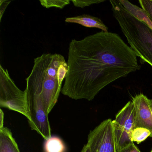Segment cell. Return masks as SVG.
Wrapping results in <instances>:
<instances>
[{
  "mask_svg": "<svg viewBox=\"0 0 152 152\" xmlns=\"http://www.w3.org/2000/svg\"><path fill=\"white\" fill-rule=\"evenodd\" d=\"M120 3L134 17L143 21L152 30V22L146 12L141 8L133 5L128 1L119 0Z\"/></svg>",
  "mask_w": 152,
  "mask_h": 152,
  "instance_id": "obj_10",
  "label": "cell"
},
{
  "mask_svg": "<svg viewBox=\"0 0 152 152\" xmlns=\"http://www.w3.org/2000/svg\"><path fill=\"white\" fill-rule=\"evenodd\" d=\"M105 0H72L74 6L77 7L84 8L86 7H89L91 5L95 4H99L101 2H104Z\"/></svg>",
  "mask_w": 152,
  "mask_h": 152,
  "instance_id": "obj_14",
  "label": "cell"
},
{
  "mask_svg": "<svg viewBox=\"0 0 152 152\" xmlns=\"http://www.w3.org/2000/svg\"><path fill=\"white\" fill-rule=\"evenodd\" d=\"M150 152H152V150H151V151H150Z\"/></svg>",
  "mask_w": 152,
  "mask_h": 152,
  "instance_id": "obj_21",
  "label": "cell"
},
{
  "mask_svg": "<svg viewBox=\"0 0 152 152\" xmlns=\"http://www.w3.org/2000/svg\"><path fill=\"white\" fill-rule=\"evenodd\" d=\"M135 110L134 104L129 101L112 121L117 151L131 143V134L135 129Z\"/></svg>",
  "mask_w": 152,
  "mask_h": 152,
  "instance_id": "obj_5",
  "label": "cell"
},
{
  "mask_svg": "<svg viewBox=\"0 0 152 152\" xmlns=\"http://www.w3.org/2000/svg\"><path fill=\"white\" fill-rule=\"evenodd\" d=\"M40 2L42 7L46 8L55 7L62 9L65 7L69 5L70 0H40Z\"/></svg>",
  "mask_w": 152,
  "mask_h": 152,
  "instance_id": "obj_13",
  "label": "cell"
},
{
  "mask_svg": "<svg viewBox=\"0 0 152 152\" xmlns=\"http://www.w3.org/2000/svg\"><path fill=\"white\" fill-rule=\"evenodd\" d=\"M91 152H117L112 120H104L88 136V143Z\"/></svg>",
  "mask_w": 152,
  "mask_h": 152,
  "instance_id": "obj_6",
  "label": "cell"
},
{
  "mask_svg": "<svg viewBox=\"0 0 152 152\" xmlns=\"http://www.w3.org/2000/svg\"><path fill=\"white\" fill-rule=\"evenodd\" d=\"M139 2L152 22V0H140Z\"/></svg>",
  "mask_w": 152,
  "mask_h": 152,
  "instance_id": "obj_15",
  "label": "cell"
},
{
  "mask_svg": "<svg viewBox=\"0 0 152 152\" xmlns=\"http://www.w3.org/2000/svg\"><path fill=\"white\" fill-rule=\"evenodd\" d=\"M81 152H91L90 149L87 144L84 145Z\"/></svg>",
  "mask_w": 152,
  "mask_h": 152,
  "instance_id": "obj_19",
  "label": "cell"
},
{
  "mask_svg": "<svg viewBox=\"0 0 152 152\" xmlns=\"http://www.w3.org/2000/svg\"><path fill=\"white\" fill-rule=\"evenodd\" d=\"M151 112H152V105H151Z\"/></svg>",
  "mask_w": 152,
  "mask_h": 152,
  "instance_id": "obj_20",
  "label": "cell"
},
{
  "mask_svg": "<svg viewBox=\"0 0 152 152\" xmlns=\"http://www.w3.org/2000/svg\"><path fill=\"white\" fill-rule=\"evenodd\" d=\"M67 72V63L60 54L44 53L34 58L26 90L27 95L41 99L48 114L57 102Z\"/></svg>",
  "mask_w": 152,
  "mask_h": 152,
  "instance_id": "obj_2",
  "label": "cell"
},
{
  "mask_svg": "<svg viewBox=\"0 0 152 152\" xmlns=\"http://www.w3.org/2000/svg\"><path fill=\"white\" fill-rule=\"evenodd\" d=\"M113 15L132 49L152 67V30L130 13L119 1H110Z\"/></svg>",
  "mask_w": 152,
  "mask_h": 152,
  "instance_id": "obj_3",
  "label": "cell"
},
{
  "mask_svg": "<svg viewBox=\"0 0 152 152\" xmlns=\"http://www.w3.org/2000/svg\"><path fill=\"white\" fill-rule=\"evenodd\" d=\"M0 107L15 111L29 119L26 89L20 90L15 83L7 69L0 65Z\"/></svg>",
  "mask_w": 152,
  "mask_h": 152,
  "instance_id": "obj_4",
  "label": "cell"
},
{
  "mask_svg": "<svg viewBox=\"0 0 152 152\" xmlns=\"http://www.w3.org/2000/svg\"><path fill=\"white\" fill-rule=\"evenodd\" d=\"M61 93L91 101L110 83L139 70L137 56L117 34L102 31L69 43Z\"/></svg>",
  "mask_w": 152,
  "mask_h": 152,
  "instance_id": "obj_1",
  "label": "cell"
},
{
  "mask_svg": "<svg viewBox=\"0 0 152 152\" xmlns=\"http://www.w3.org/2000/svg\"><path fill=\"white\" fill-rule=\"evenodd\" d=\"M135 110V128L143 127L148 129L152 134V99L142 93L132 97Z\"/></svg>",
  "mask_w": 152,
  "mask_h": 152,
  "instance_id": "obj_7",
  "label": "cell"
},
{
  "mask_svg": "<svg viewBox=\"0 0 152 152\" xmlns=\"http://www.w3.org/2000/svg\"><path fill=\"white\" fill-rule=\"evenodd\" d=\"M148 137H152V132L148 129L143 127L135 128L131 134L132 141L138 144L145 141Z\"/></svg>",
  "mask_w": 152,
  "mask_h": 152,
  "instance_id": "obj_12",
  "label": "cell"
},
{
  "mask_svg": "<svg viewBox=\"0 0 152 152\" xmlns=\"http://www.w3.org/2000/svg\"><path fill=\"white\" fill-rule=\"evenodd\" d=\"M45 140L44 152H66V151L65 144L59 137L51 136Z\"/></svg>",
  "mask_w": 152,
  "mask_h": 152,
  "instance_id": "obj_11",
  "label": "cell"
},
{
  "mask_svg": "<svg viewBox=\"0 0 152 152\" xmlns=\"http://www.w3.org/2000/svg\"><path fill=\"white\" fill-rule=\"evenodd\" d=\"M117 152H141L135 145L134 143H131L125 147L117 151Z\"/></svg>",
  "mask_w": 152,
  "mask_h": 152,
  "instance_id": "obj_16",
  "label": "cell"
},
{
  "mask_svg": "<svg viewBox=\"0 0 152 152\" xmlns=\"http://www.w3.org/2000/svg\"><path fill=\"white\" fill-rule=\"evenodd\" d=\"M0 152H20L12 132L5 127L0 129Z\"/></svg>",
  "mask_w": 152,
  "mask_h": 152,
  "instance_id": "obj_9",
  "label": "cell"
},
{
  "mask_svg": "<svg viewBox=\"0 0 152 152\" xmlns=\"http://www.w3.org/2000/svg\"><path fill=\"white\" fill-rule=\"evenodd\" d=\"M4 114L2 110H0V129H2L4 127Z\"/></svg>",
  "mask_w": 152,
  "mask_h": 152,
  "instance_id": "obj_18",
  "label": "cell"
},
{
  "mask_svg": "<svg viewBox=\"0 0 152 152\" xmlns=\"http://www.w3.org/2000/svg\"><path fill=\"white\" fill-rule=\"evenodd\" d=\"M65 22L81 25L88 28H96L103 31L108 32V28L98 18L88 15H83L72 17L66 18Z\"/></svg>",
  "mask_w": 152,
  "mask_h": 152,
  "instance_id": "obj_8",
  "label": "cell"
},
{
  "mask_svg": "<svg viewBox=\"0 0 152 152\" xmlns=\"http://www.w3.org/2000/svg\"><path fill=\"white\" fill-rule=\"evenodd\" d=\"M11 1H6V0H1L0 1V21H1L3 14L6 10V9L7 7L9 5Z\"/></svg>",
  "mask_w": 152,
  "mask_h": 152,
  "instance_id": "obj_17",
  "label": "cell"
}]
</instances>
